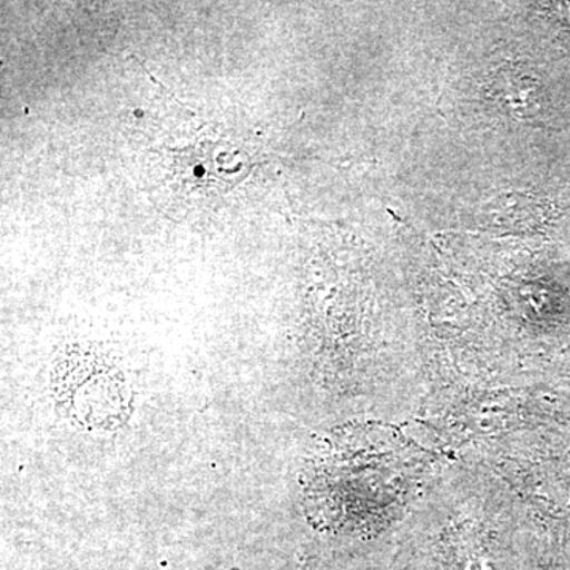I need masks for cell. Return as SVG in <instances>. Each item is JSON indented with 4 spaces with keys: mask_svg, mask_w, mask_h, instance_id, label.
I'll return each mask as SVG.
<instances>
[{
    "mask_svg": "<svg viewBox=\"0 0 570 570\" xmlns=\"http://www.w3.org/2000/svg\"><path fill=\"white\" fill-rule=\"evenodd\" d=\"M561 10L564 11V13H568V18L570 20V3H562Z\"/></svg>",
    "mask_w": 570,
    "mask_h": 570,
    "instance_id": "obj_5",
    "label": "cell"
},
{
    "mask_svg": "<svg viewBox=\"0 0 570 570\" xmlns=\"http://www.w3.org/2000/svg\"><path fill=\"white\" fill-rule=\"evenodd\" d=\"M489 96L502 110L515 118H530L540 107L538 80L515 67L498 70L493 75L489 85Z\"/></svg>",
    "mask_w": 570,
    "mask_h": 570,
    "instance_id": "obj_3",
    "label": "cell"
},
{
    "mask_svg": "<svg viewBox=\"0 0 570 570\" xmlns=\"http://www.w3.org/2000/svg\"><path fill=\"white\" fill-rule=\"evenodd\" d=\"M414 459L392 431L348 426L311 460L303 483L314 527L362 535L387 528L414 493Z\"/></svg>",
    "mask_w": 570,
    "mask_h": 570,
    "instance_id": "obj_1",
    "label": "cell"
},
{
    "mask_svg": "<svg viewBox=\"0 0 570 570\" xmlns=\"http://www.w3.org/2000/svg\"><path fill=\"white\" fill-rule=\"evenodd\" d=\"M52 397L75 425L111 433L129 422L134 392L118 360L96 344L66 348L52 367Z\"/></svg>",
    "mask_w": 570,
    "mask_h": 570,
    "instance_id": "obj_2",
    "label": "cell"
},
{
    "mask_svg": "<svg viewBox=\"0 0 570 570\" xmlns=\"http://www.w3.org/2000/svg\"><path fill=\"white\" fill-rule=\"evenodd\" d=\"M485 220L491 227L508 232H531L546 220L542 202L531 194L499 195L487 206Z\"/></svg>",
    "mask_w": 570,
    "mask_h": 570,
    "instance_id": "obj_4",
    "label": "cell"
}]
</instances>
